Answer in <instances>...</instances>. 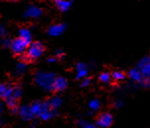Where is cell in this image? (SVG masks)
<instances>
[{"instance_id":"obj_1","label":"cell","mask_w":150,"mask_h":128,"mask_svg":"<svg viewBox=\"0 0 150 128\" xmlns=\"http://www.w3.org/2000/svg\"><path fill=\"white\" fill-rule=\"evenodd\" d=\"M55 74L52 72L39 71L35 75V83L45 91H52V83Z\"/></svg>"},{"instance_id":"obj_2","label":"cell","mask_w":150,"mask_h":128,"mask_svg":"<svg viewBox=\"0 0 150 128\" xmlns=\"http://www.w3.org/2000/svg\"><path fill=\"white\" fill-rule=\"evenodd\" d=\"M45 52V46L42 42L40 41H34L31 42L29 44L28 49H27L26 51V56L28 58V60H37L38 58H40L44 54Z\"/></svg>"},{"instance_id":"obj_3","label":"cell","mask_w":150,"mask_h":128,"mask_svg":"<svg viewBox=\"0 0 150 128\" xmlns=\"http://www.w3.org/2000/svg\"><path fill=\"white\" fill-rule=\"evenodd\" d=\"M29 44H29L28 41H24V39H20L18 37V38H16V39L11 41L10 49H11L12 52L14 53L15 55H19V56H21V55H23L26 53Z\"/></svg>"},{"instance_id":"obj_4","label":"cell","mask_w":150,"mask_h":128,"mask_svg":"<svg viewBox=\"0 0 150 128\" xmlns=\"http://www.w3.org/2000/svg\"><path fill=\"white\" fill-rule=\"evenodd\" d=\"M114 121L112 115L109 113H102L100 115L97 117V120H96V126L101 127V128H107L110 127Z\"/></svg>"},{"instance_id":"obj_5","label":"cell","mask_w":150,"mask_h":128,"mask_svg":"<svg viewBox=\"0 0 150 128\" xmlns=\"http://www.w3.org/2000/svg\"><path fill=\"white\" fill-rule=\"evenodd\" d=\"M66 27H67V25L64 23L54 24V25H52L49 28L47 34H49L50 37H58L66 30Z\"/></svg>"},{"instance_id":"obj_6","label":"cell","mask_w":150,"mask_h":128,"mask_svg":"<svg viewBox=\"0 0 150 128\" xmlns=\"http://www.w3.org/2000/svg\"><path fill=\"white\" fill-rule=\"evenodd\" d=\"M67 87V80L64 77H55L52 83V91L53 92H62Z\"/></svg>"},{"instance_id":"obj_7","label":"cell","mask_w":150,"mask_h":128,"mask_svg":"<svg viewBox=\"0 0 150 128\" xmlns=\"http://www.w3.org/2000/svg\"><path fill=\"white\" fill-rule=\"evenodd\" d=\"M75 70H76V76H75V78L77 80H82V79L86 78L88 75V72H89L88 65L84 62L77 63L76 67H75Z\"/></svg>"},{"instance_id":"obj_8","label":"cell","mask_w":150,"mask_h":128,"mask_svg":"<svg viewBox=\"0 0 150 128\" xmlns=\"http://www.w3.org/2000/svg\"><path fill=\"white\" fill-rule=\"evenodd\" d=\"M42 10L40 7L36 6V5H30V6L27 7V9L24 12V16L26 18H32V19H35V18H38L42 15Z\"/></svg>"},{"instance_id":"obj_9","label":"cell","mask_w":150,"mask_h":128,"mask_svg":"<svg viewBox=\"0 0 150 128\" xmlns=\"http://www.w3.org/2000/svg\"><path fill=\"white\" fill-rule=\"evenodd\" d=\"M18 114H19V116L21 117V119H23V120H25V121H31L32 119L34 118V115H33V113H32L30 105H27L19 108Z\"/></svg>"},{"instance_id":"obj_10","label":"cell","mask_w":150,"mask_h":128,"mask_svg":"<svg viewBox=\"0 0 150 128\" xmlns=\"http://www.w3.org/2000/svg\"><path fill=\"white\" fill-rule=\"evenodd\" d=\"M32 113H33L34 117H40L42 113L44 111L45 108V102H41V101H35L34 103H32L30 105Z\"/></svg>"},{"instance_id":"obj_11","label":"cell","mask_w":150,"mask_h":128,"mask_svg":"<svg viewBox=\"0 0 150 128\" xmlns=\"http://www.w3.org/2000/svg\"><path fill=\"white\" fill-rule=\"evenodd\" d=\"M127 76L129 77V79L131 81H133L136 84H139L141 82V80L143 79V76L141 74V72L139 71V69L137 68H131L127 73Z\"/></svg>"},{"instance_id":"obj_12","label":"cell","mask_w":150,"mask_h":128,"mask_svg":"<svg viewBox=\"0 0 150 128\" xmlns=\"http://www.w3.org/2000/svg\"><path fill=\"white\" fill-rule=\"evenodd\" d=\"M56 113H57V110H54V109H52L49 108V105H47V101H45V108L44 109V111L42 113L41 116H40V118L42 119V120H50V118H52L53 116L56 115Z\"/></svg>"},{"instance_id":"obj_13","label":"cell","mask_w":150,"mask_h":128,"mask_svg":"<svg viewBox=\"0 0 150 128\" xmlns=\"http://www.w3.org/2000/svg\"><path fill=\"white\" fill-rule=\"evenodd\" d=\"M56 8L59 10L60 12H67L70 9L72 1H66V0H56L54 2Z\"/></svg>"},{"instance_id":"obj_14","label":"cell","mask_w":150,"mask_h":128,"mask_svg":"<svg viewBox=\"0 0 150 128\" xmlns=\"http://www.w3.org/2000/svg\"><path fill=\"white\" fill-rule=\"evenodd\" d=\"M47 105H49L50 108L54 109V110H57V108H59V106L61 105V103H62V100H61L60 97L55 96V97L50 98L49 101H47Z\"/></svg>"},{"instance_id":"obj_15","label":"cell","mask_w":150,"mask_h":128,"mask_svg":"<svg viewBox=\"0 0 150 128\" xmlns=\"http://www.w3.org/2000/svg\"><path fill=\"white\" fill-rule=\"evenodd\" d=\"M19 38L28 41L29 44L32 42V32L26 27H23L19 30Z\"/></svg>"},{"instance_id":"obj_16","label":"cell","mask_w":150,"mask_h":128,"mask_svg":"<svg viewBox=\"0 0 150 128\" xmlns=\"http://www.w3.org/2000/svg\"><path fill=\"white\" fill-rule=\"evenodd\" d=\"M27 71V65L25 62H19L15 67L14 74L15 76H22L25 74V72Z\"/></svg>"},{"instance_id":"obj_17","label":"cell","mask_w":150,"mask_h":128,"mask_svg":"<svg viewBox=\"0 0 150 128\" xmlns=\"http://www.w3.org/2000/svg\"><path fill=\"white\" fill-rule=\"evenodd\" d=\"M22 96V87L20 85H14L13 86V92H12V96L10 98H14V100H19Z\"/></svg>"},{"instance_id":"obj_18","label":"cell","mask_w":150,"mask_h":128,"mask_svg":"<svg viewBox=\"0 0 150 128\" xmlns=\"http://www.w3.org/2000/svg\"><path fill=\"white\" fill-rule=\"evenodd\" d=\"M88 106H89V109L91 111H97L101 108V103L98 98H93L88 103Z\"/></svg>"},{"instance_id":"obj_19","label":"cell","mask_w":150,"mask_h":128,"mask_svg":"<svg viewBox=\"0 0 150 128\" xmlns=\"http://www.w3.org/2000/svg\"><path fill=\"white\" fill-rule=\"evenodd\" d=\"M111 77L115 80V81L120 82V81H122V80L125 79V74L124 73V72H122L120 70H116L111 74Z\"/></svg>"},{"instance_id":"obj_20","label":"cell","mask_w":150,"mask_h":128,"mask_svg":"<svg viewBox=\"0 0 150 128\" xmlns=\"http://www.w3.org/2000/svg\"><path fill=\"white\" fill-rule=\"evenodd\" d=\"M12 92H13V85H6L1 98H4V100H7V98H9L12 96Z\"/></svg>"},{"instance_id":"obj_21","label":"cell","mask_w":150,"mask_h":128,"mask_svg":"<svg viewBox=\"0 0 150 128\" xmlns=\"http://www.w3.org/2000/svg\"><path fill=\"white\" fill-rule=\"evenodd\" d=\"M150 63V55H145V56L141 57L140 59L138 60L137 64H136V68L137 69H140L141 67H143L144 65L146 64Z\"/></svg>"},{"instance_id":"obj_22","label":"cell","mask_w":150,"mask_h":128,"mask_svg":"<svg viewBox=\"0 0 150 128\" xmlns=\"http://www.w3.org/2000/svg\"><path fill=\"white\" fill-rule=\"evenodd\" d=\"M99 80L102 82V83L104 84H108L110 82V80H111V74L109 73V72H102V73L99 75Z\"/></svg>"},{"instance_id":"obj_23","label":"cell","mask_w":150,"mask_h":128,"mask_svg":"<svg viewBox=\"0 0 150 128\" xmlns=\"http://www.w3.org/2000/svg\"><path fill=\"white\" fill-rule=\"evenodd\" d=\"M139 71L141 72V74H142V76L144 78L150 79V63L144 65L143 67H141L139 69Z\"/></svg>"},{"instance_id":"obj_24","label":"cell","mask_w":150,"mask_h":128,"mask_svg":"<svg viewBox=\"0 0 150 128\" xmlns=\"http://www.w3.org/2000/svg\"><path fill=\"white\" fill-rule=\"evenodd\" d=\"M78 123H79L81 128H97L96 124H93V123H90V122H88V121H85L84 119H80Z\"/></svg>"},{"instance_id":"obj_25","label":"cell","mask_w":150,"mask_h":128,"mask_svg":"<svg viewBox=\"0 0 150 128\" xmlns=\"http://www.w3.org/2000/svg\"><path fill=\"white\" fill-rule=\"evenodd\" d=\"M5 101V103H6L7 106H9L10 108H17L18 106V101L17 100H14L12 98H9L7 100H4Z\"/></svg>"},{"instance_id":"obj_26","label":"cell","mask_w":150,"mask_h":128,"mask_svg":"<svg viewBox=\"0 0 150 128\" xmlns=\"http://www.w3.org/2000/svg\"><path fill=\"white\" fill-rule=\"evenodd\" d=\"M139 86H141L142 88H149L150 87V79H147V78H144L141 80V82L138 84Z\"/></svg>"},{"instance_id":"obj_27","label":"cell","mask_w":150,"mask_h":128,"mask_svg":"<svg viewBox=\"0 0 150 128\" xmlns=\"http://www.w3.org/2000/svg\"><path fill=\"white\" fill-rule=\"evenodd\" d=\"M11 41L12 39H10L8 37H6V38H4V39H2V41H1V44H2V46H4V47H10V44H11Z\"/></svg>"},{"instance_id":"obj_28","label":"cell","mask_w":150,"mask_h":128,"mask_svg":"<svg viewBox=\"0 0 150 128\" xmlns=\"http://www.w3.org/2000/svg\"><path fill=\"white\" fill-rule=\"evenodd\" d=\"M91 83V79L88 78V77H86V78L82 79L81 80V83H80V86H81L82 88H86L87 86H89Z\"/></svg>"},{"instance_id":"obj_29","label":"cell","mask_w":150,"mask_h":128,"mask_svg":"<svg viewBox=\"0 0 150 128\" xmlns=\"http://www.w3.org/2000/svg\"><path fill=\"white\" fill-rule=\"evenodd\" d=\"M56 59H61V58H63L64 57V52H63V50H61V49H56L55 50V52H54V55H53Z\"/></svg>"},{"instance_id":"obj_30","label":"cell","mask_w":150,"mask_h":128,"mask_svg":"<svg viewBox=\"0 0 150 128\" xmlns=\"http://www.w3.org/2000/svg\"><path fill=\"white\" fill-rule=\"evenodd\" d=\"M7 37V30L3 25H0V38L4 39Z\"/></svg>"},{"instance_id":"obj_31","label":"cell","mask_w":150,"mask_h":128,"mask_svg":"<svg viewBox=\"0 0 150 128\" xmlns=\"http://www.w3.org/2000/svg\"><path fill=\"white\" fill-rule=\"evenodd\" d=\"M115 106H116L117 108H120L122 105H124V102H122V100H117L116 102H115Z\"/></svg>"},{"instance_id":"obj_32","label":"cell","mask_w":150,"mask_h":128,"mask_svg":"<svg viewBox=\"0 0 150 128\" xmlns=\"http://www.w3.org/2000/svg\"><path fill=\"white\" fill-rule=\"evenodd\" d=\"M5 87H6V85L0 84V97H1L2 94H3V92H4V90H5Z\"/></svg>"},{"instance_id":"obj_33","label":"cell","mask_w":150,"mask_h":128,"mask_svg":"<svg viewBox=\"0 0 150 128\" xmlns=\"http://www.w3.org/2000/svg\"><path fill=\"white\" fill-rule=\"evenodd\" d=\"M57 60L54 56H50L49 59H47V63H54L55 61Z\"/></svg>"},{"instance_id":"obj_34","label":"cell","mask_w":150,"mask_h":128,"mask_svg":"<svg viewBox=\"0 0 150 128\" xmlns=\"http://www.w3.org/2000/svg\"><path fill=\"white\" fill-rule=\"evenodd\" d=\"M10 110H11V113L13 114H16L18 113V110H19V106H17V108H10Z\"/></svg>"},{"instance_id":"obj_35","label":"cell","mask_w":150,"mask_h":128,"mask_svg":"<svg viewBox=\"0 0 150 128\" xmlns=\"http://www.w3.org/2000/svg\"><path fill=\"white\" fill-rule=\"evenodd\" d=\"M2 111H3V105H2V103H0V114H1Z\"/></svg>"},{"instance_id":"obj_36","label":"cell","mask_w":150,"mask_h":128,"mask_svg":"<svg viewBox=\"0 0 150 128\" xmlns=\"http://www.w3.org/2000/svg\"><path fill=\"white\" fill-rule=\"evenodd\" d=\"M35 126H36V124L33 123V124H31V125H30V127H29V128H35Z\"/></svg>"}]
</instances>
